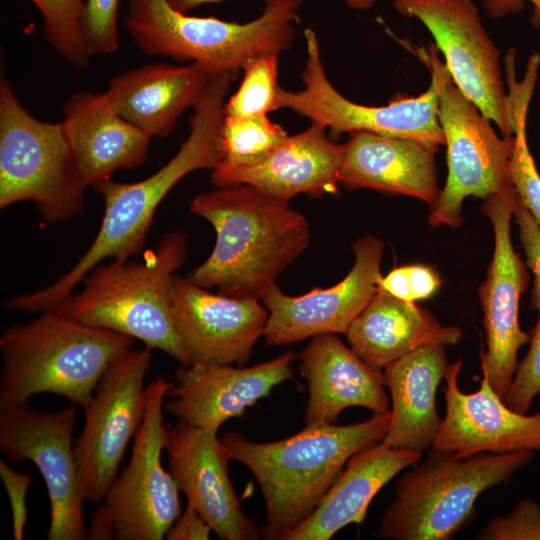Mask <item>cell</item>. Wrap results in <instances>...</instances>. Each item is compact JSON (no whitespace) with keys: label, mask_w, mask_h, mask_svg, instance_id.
Instances as JSON below:
<instances>
[{"label":"cell","mask_w":540,"mask_h":540,"mask_svg":"<svg viewBox=\"0 0 540 540\" xmlns=\"http://www.w3.org/2000/svg\"><path fill=\"white\" fill-rule=\"evenodd\" d=\"M232 81L228 75L210 79L194 106L189 136L159 170L137 182L122 183L110 178L93 187L103 197L105 208L90 247L52 284L7 299V310L56 311L95 266L107 259L128 261L142 251L156 210L172 188L195 170H214L219 165L225 98Z\"/></svg>","instance_id":"cell-1"},{"label":"cell","mask_w":540,"mask_h":540,"mask_svg":"<svg viewBox=\"0 0 540 540\" xmlns=\"http://www.w3.org/2000/svg\"><path fill=\"white\" fill-rule=\"evenodd\" d=\"M189 208L213 226L216 242L187 278L227 296L261 300L310 241L307 219L288 201L246 184L198 194Z\"/></svg>","instance_id":"cell-2"},{"label":"cell","mask_w":540,"mask_h":540,"mask_svg":"<svg viewBox=\"0 0 540 540\" xmlns=\"http://www.w3.org/2000/svg\"><path fill=\"white\" fill-rule=\"evenodd\" d=\"M390 412L347 425H306L298 433L273 442H253L238 432L221 438L231 460L255 477L264 502L261 536L286 540L315 510L348 460L361 449L381 442Z\"/></svg>","instance_id":"cell-3"},{"label":"cell","mask_w":540,"mask_h":540,"mask_svg":"<svg viewBox=\"0 0 540 540\" xmlns=\"http://www.w3.org/2000/svg\"><path fill=\"white\" fill-rule=\"evenodd\" d=\"M133 340L60 311L8 326L0 337V407L51 393L84 408L107 368L131 349Z\"/></svg>","instance_id":"cell-4"},{"label":"cell","mask_w":540,"mask_h":540,"mask_svg":"<svg viewBox=\"0 0 540 540\" xmlns=\"http://www.w3.org/2000/svg\"><path fill=\"white\" fill-rule=\"evenodd\" d=\"M187 237L163 235L140 261L100 263L56 310L91 327L117 332L158 349L183 366L189 361L178 339L171 312L175 272L185 263Z\"/></svg>","instance_id":"cell-5"},{"label":"cell","mask_w":540,"mask_h":540,"mask_svg":"<svg viewBox=\"0 0 540 540\" xmlns=\"http://www.w3.org/2000/svg\"><path fill=\"white\" fill-rule=\"evenodd\" d=\"M301 4L302 0L269 2L258 18L240 24L187 15L169 0H128L124 25L147 55L197 63L212 78H235L249 59L290 48Z\"/></svg>","instance_id":"cell-6"},{"label":"cell","mask_w":540,"mask_h":540,"mask_svg":"<svg viewBox=\"0 0 540 540\" xmlns=\"http://www.w3.org/2000/svg\"><path fill=\"white\" fill-rule=\"evenodd\" d=\"M534 451L480 453L457 457L429 449L425 459L406 469L385 509L378 536L389 540H449L476 514L487 489L509 482Z\"/></svg>","instance_id":"cell-7"},{"label":"cell","mask_w":540,"mask_h":540,"mask_svg":"<svg viewBox=\"0 0 540 540\" xmlns=\"http://www.w3.org/2000/svg\"><path fill=\"white\" fill-rule=\"evenodd\" d=\"M85 184L62 122L41 121L0 78V208L32 202L45 222H67L84 208Z\"/></svg>","instance_id":"cell-8"},{"label":"cell","mask_w":540,"mask_h":540,"mask_svg":"<svg viewBox=\"0 0 540 540\" xmlns=\"http://www.w3.org/2000/svg\"><path fill=\"white\" fill-rule=\"evenodd\" d=\"M437 52L435 45L419 51L436 84L438 119L447 147V179L430 206L428 222L432 227L459 228L467 197L485 199L513 188L514 136L496 133L492 122L456 86Z\"/></svg>","instance_id":"cell-9"},{"label":"cell","mask_w":540,"mask_h":540,"mask_svg":"<svg viewBox=\"0 0 540 540\" xmlns=\"http://www.w3.org/2000/svg\"><path fill=\"white\" fill-rule=\"evenodd\" d=\"M173 385L159 377L146 387L145 413L130 461L98 504L88 539L161 540L180 516L178 486L161 461L164 401Z\"/></svg>","instance_id":"cell-10"},{"label":"cell","mask_w":540,"mask_h":540,"mask_svg":"<svg viewBox=\"0 0 540 540\" xmlns=\"http://www.w3.org/2000/svg\"><path fill=\"white\" fill-rule=\"evenodd\" d=\"M306 63L301 78L304 88L288 91L279 87L277 110L288 108L329 129L331 134L365 131L416 141L437 151L445 145L438 119V95L433 80L417 97L399 98L385 106L355 103L344 97L329 81L316 33L304 31Z\"/></svg>","instance_id":"cell-11"},{"label":"cell","mask_w":540,"mask_h":540,"mask_svg":"<svg viewBox=\"0 0 540 540\" xmlns=\"http://www.w3.org/2000/svg\"><path fill=\"white\" fill-rule=\"evenodd\" d=\"M402 16L422 22L460 91L496 125L513 137V100L504 88L500 52L487 33L473 0H392Z\"/></svg>","instance_id":"cell-12"},{"label":"cell","mask_w":540,"mask_h":540,"mask_svg":"<svg viewBox=\"0 0 540 540\" xmlns=\"http://www.w3.org/2000/svg\"><path fill=\"white\" fill-rule=\"evenodd\" d=\"M151 348L129 349L115 359L83 408V430L74 444L85 500L101 503L113 482L131 438L142 424Z\"/></svg>","instance_id":"cell-13"},{"label":"cell","mask_w":540,"mask_h":540,"mask_svg":"<svg viewBox=\"0 0 540 540\" xmlns=\"http://www.w3.org/2000/svg\"><path fill=\"white\" fill-rule=\"evenodd\" d=\"M73 406L49 413L26 404L0 407V449L14 462L31 461L50 502L49 540L87 538L85 501L73 445Z\"/></svg>","instance_id":"cell-14"},{"label":"cell","mask_w":540,"mask_h":540,"mask_svg":"<svg viewBox=\"0 0 540 540\" xmlns=\"http://www.w3.org/2000/svg\"><path fill=\"white\" fill-rule=\"evenodd\" d=\"M483 200L481 211L493 226L494 252L486 278L478 288L487 347L480 355L481 370L506 402L518 365V351L529 342V333L519 324L520 298L529 274L511 241L514 187Z\"/></svg>","instance_id":"cell-15"},{"label":"cell","mask_w":540,"mask_h":540,"mask_svg":"<svg viewBox=\"0 0 540 540\" xmlns=\"http://www.w3.org/2000/svg\"><path fill=\"white\" fill-rule=\"evenodd\" d=\"M383 251V241L367 235L353 244V267L334 286L314 288L301 296L272 286L261 298L269 312L263 334L266 344L281 346L322 334H346L379 290Z\"/></svg>","instance_id":"cell-16"},{"label":"cell","mask_w":540,"mask_h":540,"mask_svg":"<svg viewBox=\"0 0 540 540\" xmlns=\"http://www.w3.org/2000/svg\"><path fill=\"white\" fill-rule=\"evenodd\" d=\"M171 312L189 365H245L269 316L259 299L211 293L177 274L172 281Z\"/></svg>","instance_id":"cell-17"},{"label":"cell","mask_w":540,"mask_h":540,"mask_svg":"<svg viewBox=\"0 0 540 540\" xmlns=\"http://www.w3.org/2000/svg\"><path fill=\"white\" fill-rule=\"evenodd\" d=\"M164 448L178 489L213 532L226 540L261 537L260 528L240 506L229 476L231 459L217 433L182 421L166 424Z\"/></svg>","instance_id":"cell-18"},{"label":"cell","mask_w":540,"mask_h":540,"mask_svg":"<svg viewBox=\"0 0 540 540\" xmlns=\"http://www.w3.org/2000/svg\"><path fill=\"white\" fill-rule=\"evenodd\" d=\"M463 361L448 364L445 373V414L432 449L469 457L480 453L540 452V411L529 415L512 410L482 373L480 388L463 392L458 383Z\"/></svg>","instance_id":"cell-19"},{"label":"cell","mask_w":540,"mask_h":540,"mask_svg":"<svg viewBox=\"0 0 540 540\" xmlns=\"http://www.w3.org/2000/svg\"><path fill=\"white\" fill-rule=\"evenodd\" d=\"M297 354L287 351L251 367L193 364L175 372L164 410L178 421L217 433L229 419L240 417L272 389L294 378Z\"/></svg>","instance_id":"cell-20"},{"label":"cell","mask_w":540,"mask_h":540,"mask_svg":"<svg viewBox=\"0 0 540 540\" xmlns=\"http://www.w3.org/2000/svg\"><path fill=\"white\" fill-rule=\"evenodd\" d=\"M326 130L311 122L254 164L212 170L211 181L216 187L246 184L288 202L299 194H333L340 184L342 145L334 143Z\"/></svg>","instance_id":"cell-21"},{"label":"cell","mask_w":540,"mask_h":540,"mask_svg":"<svg viewBox=\"0 0 540 540\" xmlns=\"http://www.w3.org/2000/svg\"><path fill=\"white\" fill-rule=\"evenodd\" d=\"M300 374L307 381L306 425L335 424L340 413L362 407L390 412L383 371L363 361L337 334L315 336L300 354Z\"/></svg>","instance_id":"cell-22"},{"label":"cell","mask_w":540,"mask_h":540,"mask_svg":"<svg viewBox=\"0 0 540 540\" xmlns=\"http://www.w3.org/2000/svg\"><path fill=\"white\" fill-rule=\"evenodd\" d=\"M62 123L87 187L147 159L152 138L118 113L108 90L75 92L63 108Z\"/></svg>","instance_id":"cell-23"},{"label":"cell","mask_w":540,"mask_h":540,"mask_svg":"<svg viewBox=\"0 0 540 540\" xmlns=\"http://www.w3.org/2000/svg\"><path fill=\"white\" fill-rule=\"evenodd\" d=\"M435 151L416 141L356 131L342 144L339 183L417 198L430 206L437 186Z\"/></svg>","instance_id":"cell-24"},{"label":"cell","mask_w":540,"mask_h":540,"mask_svg":"<svg viewBox=\"0 0 540 540\" xmlns=\"http://www.w3.org/2000/svg\"><path fill=\"white\" fill-rule=\"evenodd\" d=\"M211 75L197 63L145 64L115 75L108 88L118 113L151 138H165L194 108Z\"/></svg>","instance_id":"cell-25"},{"label":"cell","mask_w":540,"mask_h":540,"mask_svg":"<svg viewBox=\"0 0 540 540\" xmlns=\"http://www.w3.org/2000/svg\"><path fill=\"white\" fill-rule=\"evenodd\" d=\"M422 453L381 442L355 453L315 510L286 540H328L349 524L361 523L377 493L397 474L418 463Z\"/></svg>","instance_id":"cell-26"},{"label":"cell","mask_w":540,"mask_h":540,"mask_svg":"<svg viewBox=\"0 0 540 540\" xmlns=\"http://www.w3.org/2000/svg\"><path fill=\"white\" fill-rule=\"evenodd\" d=\"M445 345L421 347L383 368L391 397L390 422L381 443L423 452L432 447L442 418L436 392L447 370Z\"/></svg>","instance_id":"cell-27"},{"label":"cell","mask_w":540,"mask_h":540,"mask_svg":"<svg viewBox=\"0 0 540 540\" xmlns=\"http://www.w3.org/2000/svg\"><path fill=\"white\" fill-rule=\"evenodd\" d=\"M347 340L354 352L375 369L421 347L455 345L462 338L456 326H446L415 302L378 290L350 325Z\"/></svg>","instance_id":"cell-28"},{"label":"cell","mask_w":540,"mask_h":540,"mask_svg":"<svg viewBox=\"0 0 540 540\" xmlns=\"http://www.w3.org/2000/svg\"><path fill=\"white\" fill-rule=\"evenodd\" d=\"M288 136L287 131L267 115L234 117L224 114L220 132L221 159L217 168L254 164L280 146Z\"/></svg>","instance_id":"cell-29"},{"label":"cell","mask_w":540,"mask_h":540,"mask_svg":"<svg viewBox=\"0 0 540 540\" xmlns=\"http://www.w3.org/2000/svg\"><path fill=\"white\" fill-rule=\"evenodd\" d=\"M279 54L263 53L245 63L240 86L225 103V115L252 117L277 110Z\"/></svg>","instance_id":"cell-30"},{"label":"cell","mask_w":540,"mask_h":540,"mask_svg":"<svg viewBox=\"0 0 540 540\" xmlns=\"http://www.w3.org/2000/svg\"><path fill=\"white\" fill-rule=\"evenodd\" d=\"M42 17L44 38L76 68L89 63L81 38L80 20L85 0H30Z\"/></svg>","instance_id":"cell-31"},{"label":"cell","mask_w":540,"mask_h":540,"mask_svg":"<svg viewBox=\"0 0 540 540\" xmlns=\"http://www.w3.org/2000/svg\"><path fill=\"white\" fill-rule=\"evenodd\" d=\"M121 0H85L80 20L84 49L89 57L119 50L118 14Z\"/></svg>","instance_id":"cell-32"},{"label":"cell","mask_w":540,"mask_h":540,"mask_svg":"<svg viewBox=\"0 0 540 540\" xmlns=\"http://www.w3.org/2000/svg\"><path fill=\"white\" fill-rule=\"evenodd\" d=\"M527 117L528 114L516 117L510 178L518 199L540 225V175L527 142Z\"/></svg>","instance_id":"cell-33"},{"label":"cell","mask_w":540,"mask_h":540,"mask_svg":"<svg viewBox=\"0 0 540 540\" xmlns=\"http://www.w3.org/2000/svg\"><path fill=\"white\" fill-rule=\"evenodd\" d=\"M478 540H540V504L520 500L505 516L491 519L475 535Z\"/></svg>","instance_id":"cell-34"},{"label":"cell","mask_w":540,"mask_h":540,"mask_svg":"<svg viewBox=\"0 0 540 540\" xmlns=\"http://www.w3.org/2000/svg\"><path fill=\"white\" fill-rule=\"evenodd\" d=\"M440 285L437 271L424 264L397 267L378 279L379 290L407 302L431 297Z\"/></svg>","instance_id":"cell-35"},{"label":"cell","mask_w":540,"mask_h":540,"mask_svg":"<svg viewBox=\"0 0 540 540\" xmlns=\"http://www.w3.org/2000/svg\"><path fill=\"white\" fill-rule=\"evenodd\" d=\"M529 350L518 363L506 399L512 410L528 414L533 400L540 394V313L529 333Z\"/></svg>","instance_id":"cell-36"},{"label":"cell","mask_w":540,"mask_h":540,"mask_svg":"<svg viewBox=\"0 0 540 540\" xmlns=\"http://www.w3.org/2000/svg\"><path fill=\"white\" fill-rule=\"evenodd\" d=\"M513 216L525 253V265L533 274L531 307L540 313V225L516 195Z\"/></svg>","instance_id":"cell-37"},{"label":"cell","mask_w":540,"mask_h":540,"mask_svg":"<svg viewBox=\"0 0 540 540\" xmlns=\"http://www.w3.org/2000/svg\"><path fill=\"white\" fill-rule=\"evenodd\" d=\"M0 476L10 501L13 520V538L15 540H22L28 520L26 497L32 481V475L27 472L15 471L1 459Z\"/></svg>","instance_id":"cell-38"},{"label":"cell","mask_w":540,"mask_h":540,"mask_svg":"<svg viewBox=\"0 0 540 540\" xmlns=\"http://www.w3.org/2000/svg\"><path fill=\"white\" fill-rule=\"evenodd\" d=\"M211 531L207 521L195 508L187 504L165 538L168 540H207L210 538Z\"/></svg>","instance_id":"cell-39"},{"label":"cell","mask_w":540,"mask_h":540,"mask_svg":"<svg viewBox=\"0 0 540 540\" xmlns=\"http://www.w3.org/2000/svg\"><path fill=\"white\" fill-rule=\"evenodd\" d=\"M526 1L532 5L530 24L540 31V0H483V7L491 19L497 20L521 12Z\"/></svg>","instance_id":"cell-40"},{"label":"cell","mask_w":540,"mask_h":540,"mask_svg":"<svg viewBox=\"0 0 540 540\" xmlns=\"http://www.w3.org/2000/svg\"><path fill=\"white\" fill-rule=\"evenodd\" d=\"M222 0H169L171 6L180 12L187 13L188 11L195 9L201 5L215 3ZM266 3L276 0H264Z\"/></svg>","instance_id":"cell-41"},{"label":"cell","mask_w":540,"mask_h":540,"mask_svg":"<svg viewBox=\"0 0 540 540\" xmlns=\"http://www.w3.org/2000/svg\"><path fill=\"white\" fill-rule=\"evenodd\" d=\"M353 9L366 10L374 5L376 0H344Z\"/></svg>","instance_id":"cell-42"}]
</instances>
